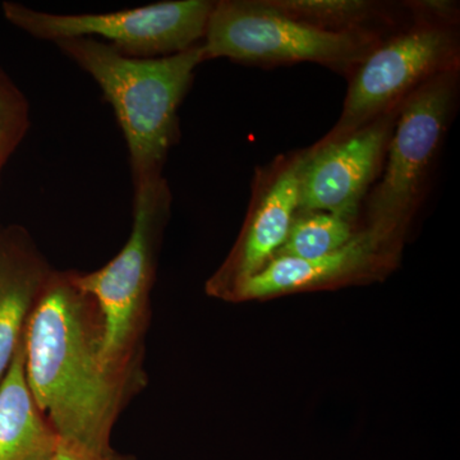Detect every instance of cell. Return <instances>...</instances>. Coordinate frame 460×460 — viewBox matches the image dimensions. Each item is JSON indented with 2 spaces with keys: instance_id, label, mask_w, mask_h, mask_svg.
<instances>
[{
  "instance_id": "12",
  "label": "cell",
  "mask_w": 460,
  "mask_h": 460,
  "mask_svg": "<svg viewBox=\"0 0 460 460\" xmlns=\"http://www.w3.org/2000/svg\"><path fill=\"white\" fill-rule=\"evenodd\" d=\"M60 441L27 383L23 334L0 383V460H49Z\"/></svg>"
},
{
  "instance_id": "5",
  "label": "cell",
  "mask_w": 460,
  "mask_h": 460,
  "mask_svg": "<svg viewBox=\"0 0 460 460\" xmlns=\"http://www.w3.org/2000/svg\"><path fill=\"white\" fill-rule=\"evenodd\" d=\"M386 36L317 29L272 8L266 0H219L208 18L206 60L226 58L253 66L317 63L349 77Z\"/></svg>"
},
{
  "instance_id": "16",
  "label": "cell",
  "mask_w": 460,
  "mask_h": 460,
  "mask_svg": "<svg viewBox=\"0 0 460 460\" xmlns=\"http://www.w3.org/2000/svg\"><path fill=\"white\" fill-rule=\"evenodd\" d=\"M49 460H137L136 456L115 452L113 447L107 452H93L77 445L60 441L59 447Z\"/></svg>"
},
{
  "instance_id": "14",
  "label": "cell",
  "mask_w": 460,
  "mask_h": 460,
  "mask_svg": "<svg viewBox=\"0 0 460 460\" xmlns=\"http://www.w3.org/2000/svg\"><path fill=\"white\" fill-rule=\"evenodd\" d=\"M356 222L325 211H298L275 257L311 260L337 252L356 237Z\"/></svg>"
},
{
  "instance_id": "13",
  "label": "cell",
  "mask_w": 460,
  "mask_h": 460,
  "mask_svg": "<svg viewBox=\"0 0 460 460\" xmlns=\"http://www.w3.org/2000/svg\"><path fill=\"white\" fill-rule=\"evenodd\" d=\"M269 5L301 22L326 31H370L384 36L383 26L396 23L402 5L372 0H266Z\"/></svg>"
},
{
  "instance_id": "9",
  "label": "cell",
  "mask_w": 460,
  "mask_h": 460,
  "mask_svg": "<svg viewBox=\"0 0 460 460\" xmlns=\"http://www.w3.org/2000/svg\"><path fill=\"white\" fill-rule=\"evenodd\" d=\"M308 148L277 157L256 172L250 210L237 246L208 281L211 292L230 296L274 259L299 211L302 172Z\"/></svg>"
},
{
  "instance_id": "7",
  "label": "cell",
  "mask_w": 460,
  "mask_h": 460,
  "mask_svg": "<svg viewBox=\"0 0 460 460\" xmlns=\"http://www.w3.org/2000/svg\"><path fill=\"white\" fill-rule=\"evenodd\" d=\"M213 0H168L111 13L58 14L3 2L5 20L39 40H105L132 58L172 56L204 41Z\"/></svg>"
},
{
  "instance_id": "15",
  "label": "cell",
  "mask_w": 460,
  "mask_h": 460,
  "mask_svg": "<svg viewBox=\"0 0 460 460\" xmlns=\"http://www.w3.org/2000/svg\"><path fill=\"white\" fill-rule=\"evenodd\" d=\"M31 127L30 102L22 90L0 68V174Z\"/></svg>"
},
{
  "instance_id": "11",
  "label": "cell",
  "mask_w": 460,
  "mask_h": 460,
  "mask_svg": "<svg viewBox=\"0 0 460 460\" xmlns=\"http://www.w3.org/2000/svg\"><path fill=\"white\" fill-rule=\"evenodd\" d=\"M51 271L25 229L0 232V383Z\"/></svg>"
},
{
  "instance_id": "6",
  "label": "cell",
  "mask_w": 460,
  "mask_h": 460,
  "mask_svg": "<svg viewBox=\"0 0 460 460\" xmlns=\"http://www.w3.org/2000/svg\"><path fill=\"white\" fill-rule=\"evenodd\" d=\"M456 69H460L458 23L411 16V22L383 39L348 77L341 117L319 142L341 140L401 107L429 78Z\"/></svg>"
},
{
  "instance_id": "4",
  "label": "cell",
  "mask_w": 460,
  "mask_h": 460,
  "mask_svg": "<svg viewBox=\"0 0 460 460\" xmlns=\"http://www.w3.org/2000/svg\"><path fill=\"white\" fill-rule=\"evenodd\" d=\"M459 71L429 78L402 102L383 172L365 199L363 230L386 247H394L425 199L432 165L456 113Z\"/></svg>"
},
{
  "instance_id": "1",
  "label": "cell",
  "mask_w": 460,
  "mask_h": 460,
  "mask_svg": "<svg viewBox=\"0 0 460 460\" xmlns=\"http://www.w3.org/2000/svg\"><path fill=\"white\" fill-rule=\"evenodd\" d=\"M95 299L75 271H51L25 329V368L33 399L65 443L111 450V436L140 378L105 361Z\"/></svg>"
},
{
  "instance_id": "8",
  "label": "cell",
  "mask_w": 460,
  "mask_h": 460,
  "mask_svg": "<svg viewBox=\"0 0 460 460\" xmlns=\"http://www.w3.org/2000/svg\"><path fill=\"white\" fill-rule=\"evenodd\" d=\"M402 105L341 140L317 141L308 147L299 211H325L357 220L363 201L383 172Z\"/></svg>"
},
{
  "instance_id": "10",
  "label": "cell",
  "mask_w": 460,
  "mask_h": 460,
  "mask_svg": "<svg viewBox=\"0 0 460 460\" xmlns=\"http://www.w3.org/2000/svg\"><path fill=\"white\" fill-rule=\"evenodd\" d=\"M394 253L370 233L358 230L347 246L328 256L311 260L274 257L232 295L239 299L266 298L341 283L385 268Z\"/></svg>"
},
{
  "instance_id": "3",
  "label": "cell",
  "mask_w": 460,
  "mask_h": 460,
  "mask_svg": "<svg viewBox=\"0 0 460 460\" xmlns=\"http://www.w3.org/2000/svg\"><path fill=\"white\" fill-rule=\"evenodd\" d=\"M172 201L164 177L133 190L132 232L127 243L99 270L75 272L78 286L95 299L102 314L105 361L126 376L142 377L138 357Z\"/></svg>"
},
{
  "instance_id": "2",
  "label": "cell",
  "mask_w": 460,
  "mask_h": 460,
  "mask_svg": "<svg viewBox=\"0 0 460 460\" xmlns=\"http://www.w3.org/2000/svg\"><path fill=\"white\" fill-rule=\"evenodd\" d=\"M93 77L113 108L128 148L133 190L163 177L180 138L178 111L206 62L202 44L172 56H123L107 42L90 38L54 42Z\"/></svg>"
}]
</instances>
